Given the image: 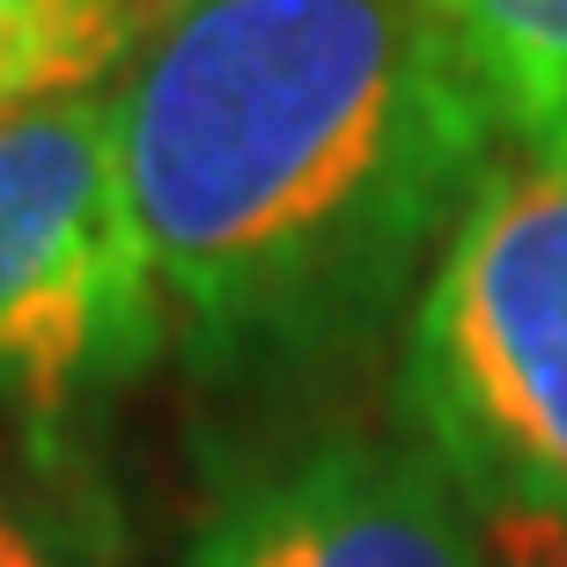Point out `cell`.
<instances>
[{"label":"cell","instance_id":"obj_8","mask_svg":"<svg viewBox=\"0 0 567 567\" xmlns=\"http://www.w3.org/2000/svg\"><path fill=\"white\" fill-rule=\"evenodd\" d=\"M0 567H66L60 546L44 538L38 508L22 502V486L8 480V464H0Z\"/></svg>","mask_w":567,"mask_h":567},{"label":"cell","instance_id":"obj_1","mask_svg":"<svg viewBox=\"0 0 567 567\" xmlns=\"http://www.w3.org/2000/svg\"><path fill=\"white\" fill-rule=\"evenodd\" d=\"M111 118L192 383L274 405L377 354L502 141L421 0H163Z\"/></svg>","mask_w":567,"mask_h":567},{"label":"cell","instance_id":"obj_6","mask_svg":"<svg viewBox=\"0 0 567 567\" xmlns=\"http://www.w3.org/2000/svg\"><path fill=\"white\" fill-rule=\"evenodd\" d=\"M30 44L44 52L52 89H104L126 52L147 38V22L163 16V0H8Z\"/></svg>","mask_w":567,"mask_h":567},{"label":"cell","instance_id":"obj_4","mask_svg":"<svg viewBox=\"0 0 567 567\" xmlns=\"http://www.w3.org/2000/svg\"><path fill=\"white\" fill-rule=\"evenodd\" d=\"M177 567H494L480 508L413 427L274 405L221 450Z\"/></svg>","mask_w":567,"mask_h":567},{"label":"cell","instance_id":"obj_3","mask_svg":"<svg viewBox=\"0 0 567 567\" xmlns=\"http://www.w3.org/2000/svg\"><path fill=\"white\" fill-rule=\"evenodd\" d=\"M169 295L118 169L111 89L0 111V405L66 421L169 354Z\"/></svg>","mask_w":567,"mask_h":567},{"label":"cell","instance_id":"obj_5","mask_svg":"<svg viewBox=\"0 0 567 567\" xmlns=\"http://www.w3.org/2000/svg\"><path fill=\"white\" fill-rule=\"evenodd\" d=\"M502 141H567V0H421Z\"/></svg>","mask_w":567,"mask_h":567},{"label":"cell","instance_id":"obj_7","mask_svg":"<svg viewBox=\"0 0 567 567\" xmlns=\"http://www.w3.org/2000/svg\"><path fill=\"white\" fill-rule=\"evenodd\" d=\"M494 567H567V524L546 516H480Z\"/></svg>","mask_w":567,"mask_h":567},{"label":"cell","instance_id":"obj_9","mask_svg":"<svg viewBox=\"0 0 567 567\" xmlns=\"http://www.w3.org/2000/svg\"><path fill=\"white\" fill-rule=\"evenodd\" d=\"M30 96H60V89H52V74H44V52L30 44V30L16 22V8L0 0V111L30 104Z\"/></svg>","mask_w":567,"mask_h":567},{"label":"cell","instance_id":"obj_2","mask_svg":"<svg viewBox=\"0 0 567 567\" xmlns=\"http://www.w3.org/2000/svg\"><path fill=\"white\" fill-rule=\"evenodd\" d=\"M399 413L480 516L567 524V141L494 155L399 347Z\"/></svg>","mask_w":567,"mask_h":567}]
</instances>
